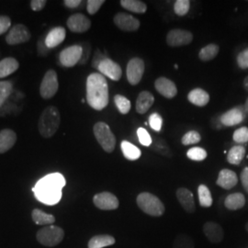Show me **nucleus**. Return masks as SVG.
<instances>
[{
	"mask_svg": "<svg viewBox=\"0 0 248 248\" xmlns=\"http://www.w3.org/2000/svg\"><path fill=\"white\" fill-rule=\"evenodd\" d=\"M65 179L59 173H53L42 178L33 188L36 198L47 205H54L62 198V188Z\"/></svg>",
	"mask_w": 248,
	"mask_h": 248,
	"instance_id": "obj_1",
	"label": "nucleus"
},
{
	"mask_svg": "<svg viewBox=\"0 0 248 248\" xmlns=\"http://www.w3.org/2000/svg\"><path fill=\"white\" fill-rule=\"evenodd\" d=\"M87 100L96 110L104 109L108 104V86L104 76L90 74L87 79Z\"/></svg>",
	"mask_w": 248,
	"mask_h": 248,
	"instance_id": "obj_2",
	"label": "nucleus"
},
{
	"mask_svg": "<svg viewBox=\"0 0 248 248\" xmlns=\"http://www.w3.org/2000/svg\"><path fill=\"white\" fill-rule=\"evenodd\" d=\"M61 124V114L54 106L45 108L38 123L39 133L44 138H51L58 131Z\"/></svg>",
	"mask_w": 248,
	"mask_h": 248,
	"instance_id": "obj_3",
	"label": "nucleus"
},
{
	"mask_svg": "<svg viewBox=\"0 0 248 248\" xmlns=\"http://www.w3.org/2000/svg\"><path fill=\"white\" fill-rule=\"evenodd\" d=\"M137 205L142 212L151 216L158 217L165 213V206L156 196L143 192L137 197Z\"/></svg>",
	"mask_w": 248,
	"mask_h": 248,
	"instance_id": "obj_4",
	"label": "nucleus"
},
{
	"mask_svg": "<svg viewBox=\"0 0 248 248\" xmlns=\"http://www.w3.org/2000/svg\"><path fill=\"white\" fill-rule=\"evenodd\" d=\"M93 133L99 145L107 153H112L116 146V137L108 124L99 122L94 125Z\"/></svg>",
	"mask_w": 248,
	"mask_h": 248,
	"instance_id": "obj_5",
	"label": "nucleus"
},
{
	"mask_svg": "<svg viewBox=\"0 0 248 248\" xmlns=\"http://www.w3.org/2000/svg\"><path fill=\"white\" fill-rule=\"evenodd\" d=\"M36 237L43 246L53 248L62 242L64 237V232L58 226L49 225L38 231Z\"/></svg>",
	"mask_w": 248,
	"mask_h": 248,
	"instance_id": "obj_6",
	"label": "nucleus"
},
{
	"mask_svg": "<svg viewBox=\"0 0 248 248\" xmlns=\"http://www.w3.org/2000/svg\"><path fill=\"white\" fill-rule=\"evenodd\" d=\"M59 89V82L57 73L50 69L45 73L40 86V94L44 99H50L54 97Z\"/></svg>",
	"mask_w": 248,
	"mask_h": 248,
	"instance_id": "obj_7",
	"label": "nucleus"
},
{
	"mask_svg": "<svg viewBox=\"0 0 248 248\" xmlns=\"http://www.w3.org/2000/svg\"><path fill=\"white\" fill-rule=\"evenodd\" d=\"M83 54L82 45H72L63 49L59 54V60L64 67H73L80 62Z\"/></svg>",
	"mask_w": 248,
	"mask_h": 248,
	"instance_id": "obj_8",
	"label": "nucleus"
},
{
	"mask_svg": "<svg viewBox=\"0 0 248 248\" xmlns=\"http://www.w3.org/2000/svg\"><path fill=\"white\" fill-rule=\"evenodd\" d=\"M31 38L29 29L23 24H16L12 27L6 37V42L9 45H18L25 44Z\"/></svg>",
	"mask_w": 248,
	"mask_h": 248,
	"instance_id": "obj_9",
	"label": "nucleus"
},
{
	"mask_svg": "<svg viewBox=\"0 0 248 248\" xmlns=\"http://www.w3.org/2000/svg\"><path fill=\"white\" fill-rule=\"evenodd\" d=\"M144 73V62L141 58L135 57L131 59L127 64V79L133 86H136L142 80V75Z\"/></svg>",
	"mask_w": 248,
	"mask_h": 248,
	"instance_id": "obj_10",
	"label": "nucleus"
},
{
	"mask_svg": "<svg viewBox=\"0 0 248 248\" xmlns=\"http://www.w3.org/2000/svg\"><path fill=\"white\" fill-rule=\"evenodd\" d=\"M193 40V34L185 30L175 29L170 31L167 36V44L171 47L189 45Z\"/></svg>",
	"mask_w": 248,
	"mask_h": 248,
	"instance_id": "obj_11",
	"label": "nucleus"
},
{
	"mask_svg": "<svg viewBox=\"0 0 248 248\" xmlns=\"http://www.w3.org/2000/svg\"><path fill=\"white\" fill-rule=\"evenodd\" d=\"M93 202L95 206L103 211H112L119 207V200L110 192H101L94 196Z\"/></svg>",
	"mask_w": 248,
	"mask_h": 248,
	"instance_id": "obj_12",
	"label": "nucleus"
},
{
	"mask_svg": "<svg viewBox=\"0 0 248 248\" xmlns=\"http://www.w3.org/2000/svg\"><path fill=\"white\" fill-rule=\"evenodd\" d=\"M66 24L72 32L84 33L90 29L91 21L84 14L76 13L68 18Z\"/></svg>",
	"mask_w": 248,
	"mask_h": 248,
	"instance_id": "obj_13",
	"label": "nucleus"
},
{
	"mask_svg": "<svg viewBox=\"0 0 248 248\" xmlns=\"http://www.w3.org/2000/svg\"><path fill=\"white\" fill-rule=\"evenodd\" d=\"M98 70L101 73L102 76H105L114 81H119L123 76V70L121 66L108 57L99 63Z\"/></svg>",
	"mask_w": 248,
	"mask_h": 248,
	"instance_id": "obj_14",
	"label": "nucleus"
},
{
	"mask_svg": "<svg viewBox=\"0 0 248 248\" xmlns=\"http://www.w3.org/2000/svg\"><path fill=\"white\" fill-rule=\"evenodd\" d=\"M114 24L124 31H135L140 27V21L132 15L120 12L113 18Z\"/></svg>",
	"mask_w": 248,
	"mask_h": 248,
	"instance_id": "obj_15",
	"label": "nucleus"
},
{
	"mask_svg": "<svg viewBox=\"0 0 248 248\" xmlns=\"http://www.w3.org/2000/svg\"><path fill=\"white\" fill-rule=\"evenodd\" d=\"M155 88L165 98H173L177 94L175 83L167 78H159L155 80Z\"/></svg>",
	"mask_w": 248,
	"mask_h": 248,
	"instance_id": "obj_16",
	"label": "nucleus"
},
{
	"mask_svg": "<svg viewBox=\"0 0 248 248\" xmlns=\"http://www.w3.org/2000/svg\"><path fill=\"white\" fill-rule=\"evenodd\" d=\"M245 118V112L241 108H233L221 116L220 123L223 126H234L241 124Z\"/></svg>",
	"mask_w": 248,
	"mask_h": 248,
	"instance_id": "obj_17",
	"label": "nucleus"
},
{
	"mask_svg": "<svg viewBox=\"0 0 248 248\" xmlns=\"http://www.w3.org/2000/svg\"><path fill=\"white\" fill-rule=\"evenodd\" d=\"M66 31L65 29L62 27H55L52 29L49 33L45 38V45L48 49L55 48L58 45H61L62 42L65 40Z\"/></svg>",
	"mask_w": 248,
	"mask_h": 248,
	"instance_id": "obj_18",
	"label": "nucleus"
},
{
	"mask_svg": "<svg viewBox=\"0 0 248 248\" xmlns=\"http://www.w3.org/2000/svg\"><path fill=\"white\" fill-rule=\"evenodd\" d=\"M203 232L209 241L214 244H218L223 239V230L222 226L217 222H206L204 224Z\"/></svg>",
	"mask_w": 248,
	"mask_h": 248,
	"instance_id": "obj_19",
	"label": "nucleus"
},
{
	"mask_svg": "<svg viewBox=\"0 0 248 248\" xmlns=\"http://www.w3.org/2000/svg\"><path fill=\"white\" fill-rule=\"evenodd\" d=\"M177 198L181 204L182 208L186 211V213H193L195 212V202L193 194L185 187H180L177 191Z\"/></svg>",
	"mask_w": 248,
	"mask_h": 248,
	"instance_id": "obj_20",
	"label": "nucleus"
},
{
	"mask_svg": "<svg viewBox=\"0 0 248 248\" xmlns=\"http://www.w3.org/2000/svg\"><path fill=\"white\" fill-rule=\"evenodd\" d=\"M17 142V133L11 129L0 131V154H5L10 150Z\"/></svg>",
	"mask_w": 248,
	"mask_h": 248,
	"instance_id": "obj_21",
	"label": "nucleus"
},
{
	"mask_svg": "<svg viewBox=\"0 0 248 248\" xmlns=\"http://www.w3.org/2000/svg\"><path fill=\"white\" fill-rule=\"evenodd\" d=\"M238 182L237 175L230 169H222L219 173V177L216 181L217 185L224 189H231L236 186Z\"/></svg>",
	"mask_w": 248,
	"mask_h": 248,
	"instance_id": "obj_22",
	"label": "nucleus"
},
{
	"mask_svg": "<svg viewBox=\"0 0 248 248\" xmlns=\"http://www.w3.org/2000/svg\"><path fill=\"white\" fill-rule=\"evenodd\" d=\"M155 102V98L153 94H151L148 91H142L136 100V111L139 114L146 113L152 105Z\"/></svg>",
	"mask_w": 248,
	"mask_h": 248,
	"instance_id": "obj_23",
	"label": "nucleus"
},
{
	"mask_svg": "<svg viewBox=\"0 0 248 248\" xmlns=\"http://www.w3.org/2000/svg\"><path fill=\"white\" fill-rule=\"evenodd\" d=\"M187 99L195 106L204 107L209 103L210 95L203 89H195L188 93Z\"/></svg>",
	"mask_w": 248,
	"mask_h": 248,
	"instance_id": "obj_24",
	"label": "nucleus"
},
{
	"mask_svg": "<svg viewBox=\"0 0 248 248\" xmlns=\"http://www.w3.org/2000/svg\"><path fill=\"white\" fill-rule=\"evenodd\" d=\"M19 62L14 57H7L0 61V78H7L17 71Z\"/></svg>",
	"mask_w": 248,
	"mask_h": 248,
	"instance_id": "obj_25",
	"label": "nucleus"
},
{
	"mask_svg": "<svg viewBox=\"0 0 248 248\" xmlns=\"http://www.w3.org/2000/svg\"><path fill=\"white\" fill-rule=\"evenodd\" d=\"M246 204V198L242 193H232L227 196L224 202L225 207L231 211L242 209Z\"/></svg>",
	"mask_w": 248,
	"mask_h": 248,
	"instance_id": "obj_26",
	"label": "nucleus"
},
{
	"mask_svg": "<svg viewBox=\"0 0 248 248\" xmlns=\"http://www.w3.org/2000/svg\"><path fill=\"white\" fill-rule=\"evenodd\" d=\"M115 244V238L111 235H96L89 240V248H103Z\"/></svg>",
	"mask_w": 248,
	"mask_h": 248,
	"instance_id": "obj_27",
	"label": "nucleus"
},
{
	"mask_svg": "<svg viewBox=\"0 0 248 248\" xmlns=\"http://www.w3.org/2000/svg\"><path fill=\"white\" fill-rule=\"evenodd\" d=\"M121 147H122L124 156L128 160L134 161V160L139 159L142 155L141 150L130 142L123 141Z\"/></svg>",
	"mask_w": 248,
	"mask_h": 248,
	"instance_id": "obj_28",
	"label": "nucleus"
},
{
	"mask_svg": "<svg viewBox=\"0 0 248 248\" xmlns=\"http://www.w3.org/2000/svg\"><path fill=\"white\" fill-rule=\"evenodd\" d=\"M31 217L33 222L38 225H50L55 222V218L52 214L45 213L42 210L35 209L31 213Z\"/></svg>",
	"mask_w": 248,
	"mask_h": 248,
	"instance_id": "obj_29",
	"label": "nucleus"
},
{
	"mask_svg": "<svg viewBox=\"0 0 248 248\" xmlns=\"http://www.w3.org/2000/svg\"><path fill=\"white\" fill-rule=\"evenodd\" d=\"M121 5L126 10L138 14H143L147 10V6L145 3L139 0H122Z\"/></svg>",
	"mask_w": 248,
	"mask_h": 248,
	"instance_id": "obj_30",
	"label": "nucleus"
},
{
	"mask_svg": "<svg viewBox=\"0 0 248 248\" xmlns=\"http://www.w3.org/2000/svg\"><path fill=\"white\" fill-rule=\"evenodd\" d=\"M151 150L158 155H161L166 157H171L172 152L170 150L169 145L164 139L161 138H155L150 146Z\"/></svg>",
	"mask_w": 248,
	"mask_h": 248,
	"instance_id": "obj_31",
	"label": "nucleus"
},
{
	"mask_svg": "<svg viewBox=\"0 0 248 248\" xmlns=\"http://www.w3.org/2000/svg\"><path fill=\"white\" fill-rule=\"evenodd\" d=\"M246 155V148L242 145H235L231 148L228 155H227V161L232 165H239L244 159Z\"/></svg>",
	"mask_w": 248,
	"mask_h": 248,
	"instance_id": "obj_32",
	"label": "nucleus"
},
{
	"mask_svg": "<svg viewBox=\"0 0 248 248\" xmlns=\"http://www.w3.org/2000/svg\"><path fill=\"white\" fill-rule=\"evenodd\" d=\"M219 50H220V48L217 45H214V44L208 45L200 51L199 57L203 62L211 61L217 56V54L219 53Z\"/></svg>",
	"mask_w": 248,
	"mask_h": 248,
	"instance_id": "obj_33",
	"label": "nucleus"
},
{
	"mask_svg": "<svg viewBox=\"0 0 248 248\" xmlns=\"http://www.w3.org/2000/svg\"><path fill=\"white\" fill-rule=\"evenodd\" d=\"M198 193H199V201L200 204L202 207H211L213 204V197L211 194L210 189L208 188V186L205 185H200L198 188Z\"/></svg>",
	"mask_w": 248,
	"mask_h": 248,
	"instance_id": "obj_34",
	"label": "nucleus"
},
{
	"mask_svg": "<svg viewBox=\"0 0 248 248\" xmlns=\"http://www.w3.org/2000/svg\"><path fill=\"white\" fill-rule=\"evenodd\" d=\"M13 91L11 81H0V108L6 102Z\"/></svg>",
	"mask_w": 248,
	"mask_h": 248,
	"instance_id": "obj_35",
	"label": "nucleus"
},
{
	"mask_svg": "<svg viewBox=\"0 0 248 248\" xmlns=\"http://www.w3.org/2000/svg\"><path fill=\"white\" fill-rule=\"evenodd\" d=\"M114 102L119 111L122 114H127L131 109V102L128 98L122 95H116L114 97Z\"/></svg>",
	"mask_w": 248,
	"mask_h": 248,
	"instance_id": "obj_36",
	"label": "nucleus"
},
{
	"mask_svg": "<svg viewBox=\"0 0 248 248\" xmlns=\"http://www.w3.org/2000/svg\"><path fill=\"white\" fill-rule=\"evenodd\" d=\"M207 152L201 147H193L186 153V156L193 161H203L205 158H207Z\"/></svg>",
	"mask_w": 248,
	"mask_h": 248,
	"instance_id": "obj_37",
	"label": "nucleus"
},
{
	"mask_svg": "<svg viewBox=\"0 0 248 248\" xmlns=\"http://www.w3.org/2000/svg\"><path fill=\"white\" fill-rule=\"evenodd\" d=\"M174 248H194L193 240L186 234H180L174 242Z\"/></svg>",
	"mask_w": 248,
	"mask_h": 248,
	"instance_id": "obj_38",
	"label": "nucleus"
},
{
	"mask_svg": "<svg viewBox=\"0 0 248 248\" xmlns=\"http://www.w3.org/2000/svg\"><path fill=\"white\" fill-rule=\"evenodd\" d=\"M201 140L202 136L197 131H189L182 137L181 142L184 145H190L201 142Z\"/></svg>",
	"mask_w": 248,
	"mask_h": 248,
	"instance_id": "obj_39",
	"label": "nucleus"
},
{
	"mask_svg": "<svg viewBox=\"0 0 248 248\" xmlns=\"http://www.w3.org/2000/svg\"><path fill=\"white\" fill-rule=\"evenodd\" d=\"M190 8V2L188 0H177L174 5L175 13L178 16H185Z\"/></svg>",
	"mask_w": 248,
	"mask_h": 248,
	"instance_id": "obj_40",
	"label": "nucleus"
},
{
	"mask_svg": "<svg viewBox=\"0 0 248 248\" xmlns=\"http://www.w3.org/2000/svg\"><path fill=\"white\" fill-rule=\"evenodd\" d=\"M233 141L237 143H245L248 142V128L242 127L233 133Z\"/></svg>",
	"mask_w": 248,
	"mask_h": 248,
	"instance_id": "obj_41",
	"label": "nucleus"
},
{
	"mask_svg": "<svg viewBox=\"0 0 248 248\" xmlns=\"http://www.w3.org/2000/svg\"><path fill=\"white\" fill-rule=\"evenodd\" d=\"M137 136H138L139 142H141L142 145H144V146H151L153 140L151 138L150 134L145 129L139 128L137 130Z\"/></svg>",
	"mask_w": 248,
	"mask_h": 248,
	"instance_id": "obj_42",
	"label": "nucleus"
},
{
	"mask_svg": "<svg viewBox=\"0 0 248 248\" xmlns=\"http://www.w3.org/2000/svg\"><path fill=\"white\" fill-rule=\"evenodd\" d=\"M163 124V119L158 113H153L149 117V125L151 128L155 131V132H160Z\"/></svg>",
	"mask_w": 248,
	"mask_h": 248,
	"instance_id": "obj_43",
	"label": "nucleus"
},
{
	"mask_svg": "<svg viewBox=\"0 0 248 248\" xmlns=\"http://www.w3.org/2000/svg\"><path fill=\"white\" fill-rule=\"evenodd\" d=\"M104 3H105L104 0H89L88 5H87L88 12L90 15L96 14Z\"/></svg>",
	"mask_w": 248,
	"mask_h": 248,
	"instance_id": "obj_44",
	"label": "nucleus"
},
{
	"mask_svg": "<svg viewBox=\"0 0 248 248\" xmlns=\"http://www.w3.org/2000/svg\"><path fill=\"white\" fill-rule=\"evenodd\" d=\"M237 64L242 69L248 68V48L244 50L237 56Z\"/></svg>",
	"mask_w": 248,
	"mask_h": 248,
	"instance_id": "obj_45",
	"label": "nucleus"
},
{
	"mask_svg": "<svg viewBox=\"0 0 248 248\" xmlns=\"http://www.w3.org/2000/svg\"><path fill=\"white\" fill-rule=\"evenodd\" d=\"M11 26V19L8 16H0V35L6 33Z\"/></svg>",
	"mask_w": 248,
	"mask_h": 248,
	"instance_id": "obj_46",
	"label": "nucleus"
},
{
	"mask_svg": "<svg viewBox=\"0 0 248 248\" xmlns=\"http://www.w3.org/2000/svg\"><path fill=\"white\" fill-rule=\"evenodd\" d=\"M46 4H47L46 0H31V9H32L33 11L39 12L45 9Z\"/></svg>",
	"mask_w": 248,
	"mask_h": 248,
	"instance_id": "obj_47",
	"label": "nucleus"
},
{
	"mask_svg": "<svg viewBox=\"0 0 248 248\" xmlns=\"http://www.w3.org/2000/svg\"><path fill=\"white\" fill-rule=\"evenodd\" d=\"M105 58H107L106 56L101 53L99 50H96L95 52V55H94V58L92 60V66L94 68H97L98 69V66L99 65V63L102 62Z\"/></svg>",
	"mask_w": 248,
	"mask_h": 248,
	"instance_id": "obj_48",
	"label": "nucleus"
},
{
	"mask_svg": "<svg viewBox=\"0 0 248 248\" xmlns=\"http://www.w3.org/2000/svg\"><path fill=\"white\" fill-rule=\"evenodd\" d=\"M82 48H83V54H82V58L80 60L79 63L80 64H85L87 61H88V59H89L91 48H90V45L89 44H85L84 46H82Z\"/></svg>",
	"mask_w": 248,
	"mask_h": 248,
	"instance_id": "obj_49",
	"label": "nucleus"
},
{
	"mask_svg": "<svg viewBox=\"0 0 248 248\" xmlns=\"http://www.w3.org/2000/svg\"><path fill=\"white\" fill-rule=\"evenodd\" d=\"M241 181H242V185L244 186V188L246 189V191L248 193V168H245L244 170L242 171Z\"/></svg>",
	"mask_w": 248,
	"mask_h": 248,
	"instance_id": "obj_50",
	"label": "nucleus"
},
{
	"mask_svg": "<svg viewBox=\"0 0 248 248\" xmlns=\"http://www.w3.org/2000/svg\"><path fill=\"white\" fill-rule=\"evenodd\" d=\"M63 4L66 8L76 9L81 4V0H64Z\"/></svg>",
	"mask_w": 248,
	"mask_h": 248,
	"instance_id": "obj_51",
	"label": "nucleus"
},
{
	"mask_svg": "<svg viewBox=\"0 0 248 248\" xmlns=\"http://www.w3.org/2000/svg\"><path fill=\"white\" fill-rule=\"evenodd\" d=\"M244 88L247 91H248V76L244 80Z\"/></svg>",
	"mask_w": 248,
	"mask_h": 248,
	"instance_id": "obj_52",
	"label": "nucleus"
},
{
	"mask_svg": "<svg viewBox=\"0 0 248 248\" xmlns=\"http://www.w3.org/2000/svg\"><path fill=\"white\" fill-rule=\"evenodd\" d=\"M245 110L248 113V98L246 101V104H245Z\"/></svg>",
	"mask_w": 248,
	"mask_h": 248,
	"instance_id": "obj_53",
	"label": "nucleus"
},
{
	"mask_svg": "<svg viewBox=\"0 0 248 248\" xmlns=\"http://www.w3.org/2000/svg\"><path fill=\"white\" fill-rule=\"evenodd\" d=\"M246 229H247V231L248 232V222L247 223V225H246Z\"/></svg>",
	"mask_w": 248,
	"mask_h": 248,
	"instance_id": "obj_54",
	"label": "nucleus"
}]
</instances>
